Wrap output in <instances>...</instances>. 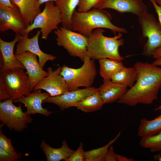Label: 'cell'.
Here are the masks:
<instances>
[{
    "label": "cell",
    "instance_id": "obj_1",
    "mask_svg": "<svg viewBox=\"0 0 161 161\" xmlns=\"http://www.w3.org/2000/svg\"><path fill=\"white\" fill-rule=\"evenodd\" d=\"M134 67L137 73V80L117 102L131 106L138 103L150 104L157 98L161 88V67L140 61Z\"/></svg>",
    "mask_w": 161,
    "mask_h": 161
},
{
    "label": "cell",
    "instance_id": "obj_2",
    "mask_svg": "<svg viewBox=\"0 0 161 161\" xmlns=\"http://www.w3.org/2000/svg\"><path fill=\"white\" fill-rule=\"evenodd\" d=\"M110 14L103 9L93 8L86 12H79L75 10L72 15L71 30L88 38L95 28L109 29L115 34L116 32L126 33L124 28L116 26L111 21Z\"/></svg>",
    "mask_w": 161,
    "mask_h": 161
},
{
    "label": "cell",
    "instance_id": "obj_3",
    "mask_svg": "<svg viewBox=\"0 0 161 161\" xmlns=\"http://www.w3.org/2000/svg\"><path fill=\"white\" fill-rule=\"evenodd\" d=\"M101 28L94 30L88 38L87 56L94 60L108 58L122 61L124 58L120 55L119 47L124 44L122 34L119 32L114 36L108 37Z\"/></svg>",
    "mask_w": 161,
    "mask_h": 161
},
{
    "label": "cell",
    "instance_id": "obj_4",
    "mask_svg": "<svg viewBox=\"0 0 161 161\" xmlns=\"http://www.w3.org/2000/svg\"><path fill=\"white\" fill-rule=\"evenodd\" d=\"M80 67L74 68L64 65L60 74L64 78L69 91L79 87L92 86L97 75L94 60L86 56Z\"/></svg>",
    "mask_w": 161,
    "mask_h": 161
},
{
    "label": "cell",
    "instance_id": "obj_5",
    "mask_svg": "<svg viewBox=\"0 0 161 161\" xmlns=\"http://www.w3.org/2000/svg\"><path fill=\"white\" fill-rule=\"evenodd\" d=\"M62 22L60 10L54 4V1L46 3L43 11L35 17L32 23L27 27L22 32L28 34L34 29L40 28L41 38L47 40L49 34L58 28V25Z\"/></svg>",
    "mask_w": 161,
    "mask_h": 161
},
{
    "label": "cell",
    "instance_id": "obj_6",
    "mask_svg": "<svg viewBox=\"0 0 161 161\" xmlns=\"http://www.w3.org/2000/svg\"><path fill=\"white\" fill-rule=\"evenodd\" d=\"M57 44L63 47L72 56L83 61L87 56L88 38L63 27L54 31Z\"/></svg>",
    "mask_w": 161,
    "mask_h": 161
},
{
    "label": "cell",
    "instance_id": "obj_7",
    "mask_svg": "<svg viewBox=\"0 0 161 161\" xmlns=\"http://www.w3.org/2000/svg\"><path fill=\"white\" fill-rule=\"evenodd\" d=\"M0 82L10 98L14 100L30 93V81L24 69L8 71L0 73Z\"/></svg>",
    "mask_w": 161,
    "mask_h": 161
},
{
    "label": "cell",
    "instance_id": "obj_8",
    "mask_svg": "<svg viewBox=\"0 0 161 161\" xmlns=\"http://www.w3.org/2000/svg\"><path fill=\"white\" fill-rule=\"evenodd\" d=\"M13 100L8 99L0 103V120L10 130L21 131L27 128V124L32 122L30 115L22 110L21 104L14 105Z\"/></svg>",
    "mask_w": 161,
    "mask_h": 161
},
{
    "label": "cell",
    "instance_id": "obj_9",
    "mask_svg": "<svg viewBox=\"0 0 161 161\" xmlns=\"http://www.w3.org/2000/svg\"><path fill=\"white\" fill-rule=\"evenodd\" d=\"M138 22L142 31V37H147L142 54L150 57L153 52L161 47V27L154 15L148 13L139 17Z\"/></svg>",
    "mask_w": 161,
    "mask_h": 161
},
{
    "label": "cell",
    "instance_id": "obj_10",
    "mask_svg": "<svg viewBox=\"0 0 161 161\" xmlns=\"http://www.w3.org/2000/svg\"><path fill=\"white\" fill-rule=\"evenodd\" d=\"M61 70V66L55 70H53L51 67H48V76L41 80L33 90H44L50 97L58 96L69 91L64 78L60 74Z\"/></svg>",
    "mask_w": 161,
    "mask_h": 161
},
{
    "label": "cell",
    "instance_id": "obj_11",
    "mask_svg": "<svg viewBox=\"0 0 161 161\" xmlns=\"http://www.w3.org/2000/svg\"><path fill=\"white\" fill-rule=\"evenodd\" d=\"M40 30H38L32 37L29 38L28 34L22 32L19 37V40L16 46L15 54L20 55L27 51H29L38 57V62L43 69L46 63L48 61H53L56 58L51 54L43 52L40 49L38 39L40 35Z\"/></svg>",
    "mask_w": 161,
    "mask_h": 161
},
{
    "label": "cell",
    "instance_id": "obj_12",
    "mask_svg": "<svg viewBox=\"0 0 161 161\" xmlns=\"http://www.w3.org/2000/svg\"><path fill=\"white\" fill-rule=\"evenodd\" d=\"M27 27L19 9L16 6L12 7L0 6V30H11L16 34H21Z\"/></svg>",
    "mask_w": 161,
    "mask_h": 161
},
{
    "label": "cell",
    "instance_id": "obj_13",
    "mask_svg": "<svg viewBox=\"0 0 161 161\" xmlns=\"http://www.w3.org/2000/svg\"><path fill=\"white\" fill-rule=\"evenodd\" d=\"M94 8H110L121 13H131L139 17L148 13L143 0H101Z\"/></svg>",
    "mask_w": 161,
    "mask_h": 161
},
{
    "label": "cell",
    "instance_id": "obj_14",
    "mask_svg": "<svg viewBox=\"0 0 161 161\" xmlns=\"http://www.w3.org/2000/svg\"><path fill=\"white\" fill-rule=\"evenodd\" d=\"M98 91V88L92 86L78 88L58 96H49L43 101V103H53L57 105L61 110H64L72 107L74 104Z\"/></svg>",
    "mask_w": 161,
    "mask_h": 161
},
{
    "label": "cell",
    "instance_id": "obj_15",
    "mask_svg": "<svg viewBox=\"0 0 161 161\" xmlns=\"http://www.w3.org/2000/svg\"><path fill=\"white\" fill-rule=\"evenodd\" d=\"M20 35L16 34L14 39L10 42L6 41L0 38V73L8 71L25 69L14 54V46L18 41Z\"/></svg>",
    "mask_w": 161,
    "mask_h": 161
},
{
    "label": "cell",
    "instance_id": "obj_16",
    "mask_svg": "<svg viewBox=\"0 0 161 161\" xmlns=\"http://www.w3.org/2000/svg\"><path fill=\"white\" fill-rule=\"evenodd\" d=\"M15 56L27 70L30 81L31 92L41 80L48 76V72L44 70L41 66L35 54L27 51L20 55L15 54Z\"/></svg>",
    "mask_w": 161,
    "mask_h": 161
},
{
    "label": "cell",
    "instance_id": "obj_17",
    "mask_svg": "<svg viewBox=\"0 0 161 161\" xmlns=\"http://www.w3.org/2000/svg\"><path fill=\"white\" fill-rule=\"evenodd\" d=\"M34 91L32 93L13 100V102L23 103L27 108L25 112L29 115L39 113L46 116H49L53 112L48 111V108H43L42 104L44 100L50 96V95L47 92H41L40 89Z\"/></svg>",
    "mask_w": 161,
    "mask_h": 161
},
{
    "label": "cell",
    "instance_id": "obj_18",
    "mask_svg": "<svg viewBox=\"0 0 161 161\" xmlns=\"http://www.w3.org/2000/svg\"><path fill=\"white\" fill-rule=\"evenodd\" d=\"M103 82L98 89L104 104L117 101L128 90V87L126 85L113 82L111 80H103Z\"/></svg>",
    "mask_w": 161,
    "mask_h": 161
},
{
    "label": "cell",
    "instance_id": "obj_19",
    "mask_svg": "<svg viewBox=\"0 0 161 161\" xmlns=\"http://www.w3.org/2000/svg\"><path fill=\"white\" fill-rule=\"evenodd\" d=\"M21 14L27 27L31 25L36 16L41 12L37 0H10Z\"/></svg>",
    "mask_w": 161,
    "mask_h": 161
},
{
    "label": "cell",
    "instance_id": "obj_20",
    "mask_svg": "<svg viewBox=\"0 0 161 161\" xmlns=\"http://www.w3.org/2000/svg\"><path fill=\"white\" fill-rule=\"evenodd\" d=\"M40 147L45 155L47 161H59L66 160L74 152L75 150L71 149L66 141L64 140L61 147L55 148L47 144L43 140Z\"/></svg>",
    "mask_w": 161,
    "mask_h": 161
},
{
    "label": "cell",
    "instance_id": "obj_21",
    "mask_svg": "<svg viewBox=\"0 0 161 161\" xmlns=\"http://www.w3.org/2000/svg\"><path fill=\"white\" fill-rule=\"evenodd\" d=\"M80 0H57L55 5L61 11L63 27L71 30L72 17Z\"/></svg>",
    "mask_w": 161,
    "mask_h": 161
},
{
    "label": "cell",
    "instance_id": "obj_22",
    "mask_svg": "<svg viewBox=\"0 0 161 161\" xmlns=\"http://www.w3.org/2000/svg\"><path fill=\"white\" fill-rule=\"evenodd\" d=\"M104 104L98 91L74 104L72 107H75L85 112H92L100 109Z\"/></svg>",
    "mask_w": 161,
    "mask_h": 161
},
{
    "label": "cell",
    "instance_id": "obj_23",
    "mask_svg": "<svg viewBox=\"0 0 161 161\" xmlns=\"http://www.w3.org/2000/svg\"><path fill=\"white\" fill-rule=\"evenodd\" d=\"M137 78V73L134 66L127 68L124 66L113 75L111 80L125 85L130 88L134 85Z\"/></svg>",
    "mask_w": 161,
    "mask_h": 161
},
{
    "label": "cell",
    "instance_id": "obj_24",
    "mask_svg": "<svg viewBox=\"0 0 161 161\" xmlns=\"http://www.w3.org/2000/svg\"><path fill=\"white\" fill-rule=\"evenodd\" d=\"M161 131V114L152 120L146 118L140 120L137 135L143 137L151 136L158 134Z\"/></svg>",
    "mask_w": 161,
    "mask_h": 161
},
{
    "label": "cell",
    "instance_id": "obj_25",
    "mask_svg": "<svg viewBox=\"0 0 161 161\" xmlns=\"http://www.w3.org/2000/svg\"><path fill=\"white\" fill-rule=\"evenodd\" d=\"M98 61L100 74L103 80H111L113 75L124 66L121 61L108 58L101 59Z\"/></svg>",
    "mask_w": 161,
    "mask_h": 161
},
{
    "label": "cell",
    "instance_id": "obj_26",
    "mask_svg": "<svg viewBox=\"0 0 161 161\" xmlns=\"http://www.w3.org/2000/svg\"><path fill=\"white\" fill-rule=\"evenodd\" d=\"M121 134L120 131L112 140L106 145L99 148L85 152V161H103L108 149Z\"/></svg>",
    "mask_w": 161,
    "mask_h": 161
},
{
    "label": "cell",
    "instance_id": "obj_27",
    "mask_svg": "<svg viewBox=\"0 0 161 161\" xmlns=\"http://www.w3.org/2000/svg\"><path fill=\"white\" fill-rule=\"evenodd\" d=\"M140 144L143 147L150 149L154 152L161 150V131L151 136L141 137Z\"/></svg>",
    "mask_w": 161,
    "mask_h": 161
},
{
    "label": "cell",
    "instance_id": "obj_28",
    "mask_svg": "<svg viewBox=\"0 0 161 161\" xmlns=\"http://www.w3.org/2000/svg\"><path fill=\"white\" fill-rule=\"evenodd\" d=\"M101 0H80L78 5V11L86 12L94 8Z\"/></svg>",
    "mask_w": 161,
    "mask_h": 161
},
{
    "label": "cell",
    "instance_id": "obj_29",
    "mask_svg": "<svg viewBox=\"0 0 161 161\" xmlns=\"http://www.w3.org/2000/svg\"><path fill=\"white\" fill-rule=\"evenodd\" d=\"M0 148L12 154H16L12 144L11 140L3 134L2 130H0Z\"/></svg>",
    "mask_w": 161,
    "mask_h": 161
},
{
    "label": "cell",
    "instance_id": "obj_30",
    "mask_svg": "<svg viewBox=\"0 0 161 161\" xmlns=\"http://www.w3.org/2000/svg\"><path fill=\"white\" fill-rule=\"evenodd\" d=\"M83 144L81 142L78 148L66 161H83L85 159Z\"/></svg>",
    "mask_w": 161,
    "mask_h": 161
},
{
    "label": "cell",
    "instance_id": "obj_31",
    "mask_svg": "<svg viewBox=\"0 0 161 161\" xmlns=\"http://www.w3.org/2000/svg\"><path fill=\"white\" fill-rule=\"evenodd\" d=\"M21 157L20 153L12 154L0 148V161H18Z\"/></svg>",
    "mask_w": 161,
    "mask_h": 161
},
{
    "label": "cell",
    "instance_id": "obj_32",
    "mask_svg": "<svg viewBox=\"0 0 161 161\" xmlns=\"http://www.w3.org/2000/svg\"><path fill=\"white\" fill-rule=\"evenodd\" d=\"M105 161H117L116 154L114 153L112 146L111 145L105 156Z\"/></svg>",
    "mask_w": 161,
    "mask_h": 161
},
{
    "label": "cell",
    "instance_id": "obj_33",
    "mask_svg": "<svg viewBox=\"0 0 161 161\" xmlns=\"http://www.w3.org/2000/svg\"><path fill=\"white\" fill-rule=\"evenodd\" d=\"M8 99H10L8 95L6 90L2 84L0 82V100H6Z\"/></svg>",
    "mask_w": 161,
    "mask_h": 161
},
{
    "label": "cell",
    "instance_id": "obj_34",
    "mask_svg": "<svg viewBox=\"0 0 161 161\" xmlns=\"http://www.w3.org/2000/svg\"><path fill=\"white\" fill-rule=\"evenodd\" d=\"M152 3L158 15L159 23L161 27V6L158 5L153 0H149Z\"/></svg>",
    "mask_w": 161,
    "mask_h": 161
},
{
    "label": "cell",
    "instance_id": "obj_35",
    "mask_svg": "<svg viewBox=\"0 0 161 161\" xmlns=\"http://www.w3.org/2000/svg\"><path fill=\"white\" fill-rule=\"evenodd\" d=\"M0 6L13 7L15 5L11 2L10 0H0Z\"/></svg>",
    "mask_w": 161,
    "mask_h": 161
},
{
    "label": "cell",
    "instance_id": "obj_36",
    "mask_svg": "<svg viewBox=\"0 0 161 161\" xmlns=\"http://www.w3.org/2000/svg\"><path fill=\"white\" fill-rule=\"evenodd\" d=\"M116 156L117 161H134V160L131 158H128L124 156L116 154Z\"/></svg>",
    "mask_w": 161,
    "mask_h": 161
},
{
    "label": "cell",
    "instance_id": "obj_37",
    "mask_svg": "<svg viewBox=\"0 0 161 161\" xmlns=\"http://www.w3.org/2000/svg\"><path fill=\"white\" fill-rule=\"evenodd\" d=\"M152 56L156 59L161 57V47L154 50L152 53Z\"/></svg>",
    "mask_w": 161,
    "mask_h": 161
},
{
    "label": "cell",
    "instance_id": "obj_38",
    "mask_svg": "<svg viewBox=\"0 0 161 161\" xmlns=\"http://www.w3.org/2000/svg\"><path fill=\"white\" fill-rule=\"evenodd\" d=\"M154 65L158 66H161V57L156 59L153 63Z\"/></svg>",
    "mask_w": 161,
    "mask_h": 161
},
{
    "label": "cell",
    "instance_id": "obj_39",
    "mask_svg": "<svg viewBox=\"0 0 161 161\" xmlns=\"http://www.w3.org/2000/svg\"><path fill=\"white\" fill-rule=\"evenodd\" d=\"M37 1L39 4L41 5L44 3H46L49 1H53L55 2L57 0H37Z\"/></svg>",
    "mask_w": 161,
    "mask_h": 161
},
{
    "label": "cell",
    "instance_id": "obj_40",
    "mask_svg": "<svg viewBox=\"0 0 161 161\" xmlns=\"http://www.w3.org/2000/svg\"><path fill=\"white\" fill-rule=\"evenodd\" d=\"M154 159L155 160H158L159 161H161V156L159 154L155 155L154 156Z\"/></svg>",
    "mask_w": 161,
    "mask_h": 161
},
{
    "label": "cell",
    "instance_id": "obj_41",
    "mask_svg": "<svg viewBox=\"0 0 161 161\" xmlns=\"http://www.w3.org/2000/svg\"><path fill=\"white\" fill-rule=\"evenodd\" d=\"M157 4L161 6V0H153Z\"/></svg>",
    "mask_w": 161,
    "mask_h": 161
},
{
    "label": "cell",
    "instance_id": "obj_42",
    "mask_svg": "<svg viewBox=\"0 0 161 161\" xmlns=\"http://www.w3.org/2000/svg\"><path fill=\"white\" fill-rule=\"evenodd\" d=\"M155 110H161V105L156 108L155 109Z\"/></svg>",
    "mask_w": 161,
    "mask_h": 161
}]
</instances>
